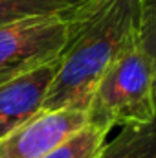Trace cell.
<instances>
[{"label":"cell","instance_id":"cell-6","mask_svg":"<svg viewBox=\"0 0 156 158\" xmlns=\"http://www.w3.org/2000/svg\"><path fill=\"white\" fill-rule=\"evenodd\" d=\"M99 158H156V112L147 123L121 127L116 138L105 143Z\"/></svg>","mask_w":156,"mask_h":158},{"label":"cell","instance_id":"cell-7","mask_svg":"<svg viewBox=\"0 0 156 158\" xmlns=\"http://www.w3.org/2000/svg\"><path fill=\"white\" fill-rule=\"evenodd\" d=\"M90 0H0V26L55 15H70Z\"/></svg>","mask_w":156,"mask_h":158},{"label":"cell","instance_id":"cell-9","mask_svg":"<svg viewBox=\"0 0 156 158\" xmlns=\"http://www.w3.org/2000/svg\"><path fill=\"white\" fill-rule=\"evenodd\" d=\"M140 42H142L143 50L149 53L156 74V0H143ZM154 90H156V85H154Z\"/></svg>","mask_w":156,"mask_h":158},{"label":"cell","instance_id":"cell-1","mask_svg":"<svg viewBox=\"0 0 156 158\" xmlns=\"http://www.w3.org/2000/svg\"><path fill=\"white\" fill-rule=\"evenodd\" d=\"M143 0H90L68 15V40L42 110H84L97 83L140 42Z\"/></svg>","mask_w":156,"mask_h":158},{"label":"cell","instance_id":"cell-5","mask_svg":"<svg viewBox=\"0 0 156 158\" xmlns=\"http://www.w3.org/2000/svg\"><path fill=\"white\" fill-rule=\"evenodd\" d=\"M57 68L59 57L0 85V140L42 109Z\"/></svg>","mask_w":156,"mask_h":158},{"label":"cell","instance_id":"cell-3","mask_svg":"<svg viewBox=\"0 0 156 158\" xmlns=\"http://www.w3.org/2000/svg\"><path fill=\"white\" fill-rule=\"evenodd\" d=\"M68 40V15L0 26V85L57 59Z\"/></svg>","mask_w":156,"mask_h":158},{"label":"cell","instance_id":"cell-4","mask_svg":"<svg viewBox=\"0 0 156 158\" xmlns=\"http://www.w3.org/2000/svg\"><path fill=\"white\" fill-rule=\"evenodd\" d=\"M88 123L84 110H42L0 140V158H42Z\"/></svg>","mask_w":156,"mask_h":158},{"label":"cell","instance_id":"cell-2","mask_svg":"<svg viewBox=\"0 0 156 158\" xmlns=\"http://www.w3.org/2000/svg\"><path fill=\"white\" fill-rule=\"evenodd\" d=\"M156 74L142 42L129 48L105 72L86 109L88 123L105 131L142 125L156 112Z\"/></svg>","mask_w":156,"mask_h":158},{"label":"cell","instance_id":"cell-8","mask_svg":"<svg viewBox=\"0 0 156 158\" xmlns=\"http://www.w3.org/2000/svg\"><path fill=\"white\" fill-rule=\"evenodd\" d=\"M107 132L86 123L81 131L72 134L53 151L42 158H99L105 147Z\"/></svg>","mask_w":156,"mask_h":158}]
</instances>
